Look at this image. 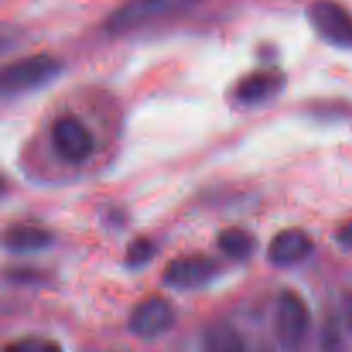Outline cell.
Returning <instances> with one entry per match:
<instances>
[{"label":"cell","instance_id":"obj_1","mask_svg":"<svg viewBox=\"0 0 352 352\" xmlns=\"http://www.w3.org/2000/svg\"><path fill=\"white\" fill-rule=\"evenodd\" d=\"M201 0H126L109 16L105 30L110 34H124L177 16L192 9Z\"/></svg>","mask_w":352,"mask_h":352},{"label":"cell","instance_id":"obj_15","mask_svg":"<svg viewBox=\"0 0 352 352\" xmlns=\"http://www.w3.org/2000/svg\"><path fill=\"white\" fill-rule=\"evenodd\" d=\"M322 352H344V339L336 318H329L322 329Z\"/></svg>","mask_w":352,"mask_h":352},{"label":"cell","instance_id":"obj_8","mask_svg":"<svg viewBox=\"0 0 352 352\" xmlns=\"http://www.w3.org/2000/svg\"><path fill=\"white\" fill-rule=\"evenodd\" d=\"M313 251V241L305 230L285 229L272 239L268 258L278 267H289L306 260Z\"/></svg>","mask_w":352,"mask_h":352},{"label":"cell","instance_id":"obj_10","mask_svg":"<svg viewBox=\"0 0 352 352\" xmlns=\"http://www.w3.org/2000/svg\"><path fill=\"white\" fill-rule=\"evenodd\" d=\"M199 349L201 352H248L241 333L223 320L208 323L203 329Z\"/></svg>","mask_w":352,"mask_h":352},{"label":"cell","instance_id":"obj_3","mask_svg":"<svg viewBox=\"0 0 352 352\" xmlns=\"http://www.w3.org/2000/svg\"><path fill=\"white\" fill-rule=\"evenodd\" d=\"M309 309L305 299L294 291L278 296L275 333L284 352H301L309 332Z\"/></svg>","mask_w":352,"mask_h":352},{"label":"cell","instance_id":"obj_16","mask_svg":"<svg viewBox=\"0 0 352 352\" xmlns=\"http://www.w3.org/2000/svg\"><path fill=\"white\" fill-rule=\"evenodd\" d=\"M337 239H339V243L342 244V246L351 248L352 250V220H349V222L344 223V226L340 227L339 232H337Z\"/></svg>","mask_w":352,"mask_h":352},{"label":"cell","instance_id":"obj_6","mask_svg":"<svg viewBox=\"0 0 352 352\" xmlns=\"http://www.w3.org/2000/svg\"><path fill=\"white\" fill-rule=\"evenodd\" d=\"M175 322L174 308L167 299L151 296L134 306L129 316V330L141 339H157L172 329Z\"/></svg>","mask_w":352,"mask_h":352},{"label":"cell","instance_id":"obj_9","mask_svg":"<svg viewBox=\"0 0 352 352\" xmlns=\"http://www.w3.org/2000/svg\"><path fill=\"white\" fill-rule=\"evenodd\" d=\"M284 85V78L277 72L258 71L237 82L234 96L244 105H258L277 95Z\"/></svg>","mask_w":352,"mask_h":352},{"label":"cell","instance_id":"obj_12","mask_svg":"<svg viewBox=\"0 0 352 352\" xmlns=\"http://www.w3.org/2000/svg\"><path fill=\"white\" fill-rule=\"evenodd\" d=\"M219 248L232 260H248L256 250V241L243 229H227L220 232Z\"/></svg>","mask_w":352,"mask_h":352},{"label":"cell","instance_id":"obj_7","mask_svg":"<svg viewBox=\"0 0 352 352\" xmlns=\"http://www.w3.org/2000/svg\"><path fill=\"white\" fill-rule=\"evenodd\" d=\"M219 274V267L208 256L175 258L165 267L164 278L175 289H198L210 284Z\"/></svg>","mask_w":352,"mask_h":352},{"label":"cell","instance_id":"obj_4","mask_svg":"<svg viewBox=\"0 0 352 352\" xmlns=\"http://www.w3.org/2000/svg\"><path fill=\"white\" fill-rule=\"evenodd\" d=\"M308 19L316 33L329 43L352 48V14L336 0H315L309 3Z\"/></svg>","mask_w":352,"mask_h":352},{"label":"cell","instance_id":"obj_17","mask_svg":"<svg viewBox=\"0 0 352 352\" xmlns=\"http://www.w3.org/2000/svg\"><path fill=\"white\" fill-rule=\"evenodd\" d=\"M344 318H346V325L352 333V292H349L344 301Z\"/></svg>","mask_w":352,"mask_h":352},{"label":"cell","instance_id":"obj_5","mask_svg":"<svg viewBox=\"0 0 352 352\" xmlns=\"http://www.w3.org/2000/svg\"><path fill=\"white\" fill-rule=\"evenodd\" d=\"M52 143L62 160L82 164L95 151V141L85 124L74 116H60L52 126Z\"/></svg>","mask_w":352,"mask_h":352},{"label":"cell","instance_id":"obj_2","mask_svg":"<svg viewBox=\"0 0 352 352\" xmlns=\"http://www.w3.org/2000/svg\"><path fill=\"white\" fill-rule=\"evenodd\" d=\"M62 64L52 55L36 54L6 65L0 74L2 95H19L47 85L60 72Z\"/></svg>","mask_w":352,"mask_h":352},{"label":"cell","instance_id":"obj_11","mask_svg":"<svg viewBox=\"0 0 352 352\" xmlns=\"http://www.w3.org/2000/svg\"><path fill=\"white\" fill-rule=\"evenodd\" d=\"M52 244V236L48 230L33 226H16L10 227L3 234V246L10 253L30 254L47 250Z\"/></svg>","mask_w":352,"mask_h":352},{"label":"cell","instance_id":"obj_13","mask_svg":"<svg viewBox=\"0 0 352 352\" xmlns=\"http://www.w3.org/2000/svg\"><path fill=\"white\" fill-rule=\"evenodd\" d=\"M155 244L151 243L146 237H140V239H134L133 243L127 246L126 253V263L129 265L131 268H140L143 265H146L151 258L155 256Z\"/></svg>","mask_w":352,"mask_h":352},{"label":"cell","instance_id":"obj_14","mask_svg":"<svg viewBox=\"0 0 352 352\" xmlns=\"http://www.w3.org/2000/svg\"><path fill=\"white\" fill-rule=\"evenodd\" d=\"M3 352H64L60 344L50 339L40 337H26V339L14 340L3 347Z\"/></svg>","mask_w":352,"mask_h":352}]
</instances>
